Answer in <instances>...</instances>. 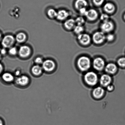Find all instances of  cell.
Instances as JSON below:
<instances>
[{
    "label": "cell",
    "instance_id": "1",
    "mask_svg": "<svg viewBox=\"0 0 125 125\" xmlns=\"http://www.w3.org/2000/svg\"><path fill=\"white\" fill-rule=\"evenodd\" d=\"M77 65L80 70L82 72L86 71L89 70L91 67V61L87 56H82L78 59Z\"/></svg>",
    "mask_w": 125,
    "mask_h": 125
},
{
    "label": "cell",
    "instance_id": "2",
    "mask_svg": "<svg viewBox=\"0 0 125 125\" xmlns=\"http://www.w3.org/2000/svg\"><path fill=\"white\" fill-rule=\"evenodd\" d=\"M84 81L88 85L94 86L97 84L99 80L97 74L94 71H89L85 73L84 76Z\"/></svg>",
    "mask_w": 125,
    "mask_h": 125
},
{
    "label": "cell",
    "instance_id": "3",
    "mask_svg": "<svg viewBox=\"0 0 125 125\" xmlns=\"http://www.w3.org/2000/svg\"><path fill=\"white\" fill-rule=\"evenodd\" d=\"M93 67L94 69L98 71H101L104 69L106 64L104 60L101 57H97L94 60Z\"/></svg>",
    "mask_w": 125,
    "mask_h": 125
},
{
    "label": "cell",
    "instance_id": "4",
    "mask_svg": "<svg viewBox=\"0 0 125 125\" xmlns=\"http://www.w3.org/2000/svg\"><path fill=\"white\" fill-rule=\"evenodd\" d=\"M92 40L94 43L100 45L102 44L106 40V36L105 33L102 31H97L93 34Z\"/></svg>",
    "mask_w": 125,
    "mask_h": 125
},
{
    "label": "cell",
    "instance_id": "5",
    "mask_svg": "<svg viewBox=\"0 0 125 125\" xmlns=\"http://www.w3.org/2000/svg\"><path fill=\"white\" fill-rule=\"evenodd\" d=\"M30 81V79L28 76L21 75L16 78L15 81L17 85L20 87H24L29 84Z\"/></svg>",
    "mask_w": 125,
    "mask_h": 125
},
{
    "label": "cell",
    "instance_id": "6",
    "mask_svg": "<svg viewBox=\"0 0 125 125\" xmlns=\"http://www.w3.org/2000/svg\"><path fill=\"white\" fill-rule=\"evenodd\" d=\"M114 28V25L112 22L109 20L103 22L100 25L101 31L104 33H109L112 31Z\"/></svg>",
    "mask_w": 125,
    "mask_h": 125
},
{
    "label": "cell",
    "instance_id": "7",
    "mask_svg": "<svg viewBox=\"0 0 125 125\" xmlns=\"http://www.w3.org/2000/svg\"><path fill=\"white\" fill-rule=\"evenodd\" d=\"M56 65L53 61L47 60L44 61L42 64L43 70L47 72H51L54 69Z\"/></svg>",
    "mask_w": 125,
    "mask_h": 125
},
{
    "label": "cell",
    "instance_id": "8",
    "mask_svg": "<svg viewBox=\"0 0 125 125\" xmlns=\"http://www.w3.org/2000/svg\"><path fill=\"white\" fill-rule=\"evenodd\" d=\"M77 39L80 43L84 46L90 44L91 40L89 34L83 33L78 35Z\"/></svg>",
    "mask_w": 125,
    "mask_h": 125
},
{
    "label": "cell",
    "instance_id": "9",
    "mask_svg": "<svg viewBox=\"0 0 125 125\" xmlns=\"http://www.w3.org/2000/svg\"><path fill=\"white\" fill-rule=\"evenodd\" d=\"M112 79L111 76L108 74H104L100 77L99 82L102 87H107L111 84Z\"/></svg>",
    "mask_w": 125,
    "mask_h": 125
},
{
    "label": "cell",
    "instance_id": "10",
    "mask_svg": "<svg viewBox=\"0 0 125 125\" xmlns=\"http://www.w3.org/2000/svg\"><path fill=\"white\" fill-rule=\"evenodd\" d=\"M15 39L12 35H6L2 39V46L4 48H9L13 45Z\"/></svg>",
    "mask_w": 125,
    "mask_h": 125
},
{
    "label": "cell",
    "instance_id": "11",
    "mask_svg": "<svg viewBox=\"0 0 125 125\" xmlns=\"http://www.w3.org/2000/svg\"><path fill=\"white\" fill-rule=\"evenodd\" d=\"M117 65L113 63H110L106 65L104 69L107 74L112 75L115 74L117 71Z\"/></svg>",
    "mask_w": 125,
    "mask_h": 125
},
{
    "label": "cell",
    "instance_id": "12",
    "mask_svg": "<svg viewBox=\"0 0 125 125\" xmlns=\"http://www.w3.org/2000/svg\"><path fill=\"white\" fill-rule=\"evenodd\" d=\"M105 94L104 89L102 86L95 88L93 91V95L94 98L99 99L101 98Z\"/></svg>",
    "mask_w": 125,
    "mask_h": 125
},
{
    "label": "cell",
    "instance_id": "13",
    "mask_svg": "<svg viewBox=\"0 0 125 125\" xmlns=\"http://www.w3.org/2000/svg\"><path fill=\"white\" fill-rule=\"evenodd\" d=\"M85 16L88 20L93 21L97 19L98 13L96 10L92 9L87 10Z\"/></svg>",
    "mask_w": 125,
    "mask_h": 125
},
{
    "label": "cell",
    "instance_id": "14",
    "mask_svg": "<svg viewBox=\"0 0 125 125\" xmlns=\"http://www.w3.org/2000/svg\"><path fill=\"white\" fill-rule=\"evenodd\" d=\"M31 49L29 46H21L19 49V54L21 57L25 58L30 55Z\"/></svg>",
    "mask_w": 125,
    "mask_h": 125
},
{
    "label": "cell",
    "instance_id": "15",
    "mask_svg": "<svg viewBox=\"0 0 125 125\" xmlns=\"http://www.w3.org/2000/svg\"><path fill=\"white\" fill-rule=\"evenodd\" d=\"M69 13L65 10H62L57 12V19L60 21H63L66 19L69 16Z\"/></svg>",
    "mask_w": 125,
    "mask_h": 125
},
{
    "label": "cell",
    "instance_id": "16",
    "mask_svg": "<svg viewBox=\"0 0 125 125\" xmlns=\"http://www.w3.org/2000/svg\"><path fill=\"white\" fill-rule=\"evenodd\" d=\"M104 9L106 13L111 14L115 11V7L113 4L107 2L104 5Z\"/></svg>",
    "mask_w": 125,
    "mask_h": 125
},
{
    "label": "cell",
    "instance_id": "17",
    "mask_svg": "<svg viewBox=\"0 0 125 125\" xmlns=\"http://www.w3.org/2000/svg\"><path fill=\"white\" fill-rule=\"evenodd\" d=\"M76 23L75 20L70 18L65 21L64 25L66 29L68 30L73 29L76 26Z\"/></svg>",
    "mask_w": 125,
    "mask_h": 125
},
{
    "label": "cell",
    "instance_id": "18",
    "mask_svg": "<svg viewBox=\"0 0 125 125\" xmlns=\"http://www.w3.org/2000/svg\"><path fill=\"white\" fill-rule=\"evenodd\" d=\"M88 5V2L86 0H77L75 3V7L79 11L81 9L86 8Z\"/></svg>",
    "mask_w": 125,
    "mask_h": 125
},
{
    "label": "cell",
    "instance_id": "19",
    "mask_svg": "<svg viewBox=\"0 0 125 125\" xmlns=\"http://www.w3.org/2000/svg\"><path fill=\"white\" fill-rule=\"evenodd\" d=\"M43 70L42 67L37 65L33 66L31 68V72L34 75L39 76L42 74Z\"/></svg>",
    "mask_w": 125,
    "mask_h": 125
},
{
    "label": "cell",
    "instance_id": "20",
    "mask_svg": "<svg viewBox=\"0 0 125 125\" xmlns=\"http://www.w3.org/2000/svg\"><path fill=\"white\" fill-rule=\"evenodd\" d=\"M2 80L6 82L11 83L14 80V77L13 75L9 73H4L2 76Z\"/></svg>",
    "mask_w": 125,
    "mask_h": 125
},
{
    "label": "cell",
    "instance_id": "21",
    "mask_svg": "<svg viewBox=\"0 0 125 125\" xmlns=\"http://www.w3.org/2000/svg\"><path fill=\"white\" fill-rule=\"evenodd\" d=\"M26 38V36L24 33H20L16 36V39L17 41L19 43H22L24 42Z\"/></svg>",
    "mask_w": 125,
    "mask_h": 125
},
{
    "label": "cell",
    "instance_id": "22",
    "mask_svg": "<svg viewBox=\"0 0 125 125\" xmlns=\"http://www.w3.org/2000/svg\"><path fill=\"white\" fill-rule=\"evenodd\" d=\"M73 30L74 33L78 35L83 33L84 30V28L83 26L77 25L74 27Z\"/></svg>",
    "mask_w": 125,
    "mask_h": 125
},
{
    "label": "cell",
    "instance_id": "23",
    "mask_svg": "<svg viewBox=\"0 0 125 125\" xmlns=\"http://www.w3.org/2000/svg\"><path fill=\"white\" fill-rule=\"evenodd\" d=\"M76 24L77 25L83 26L85 23V20L84 18L82 16H79L77 17L75 20Z\"/></svg>",
    "mask_w": 125,
    "mask_h": 125
},
{
    "label": "cell",
    "instance_id": "24",
    "mask_svg": "<svg viewBox=\"0 0 125 125\" xmlns=\"http://www.w3.org/2000/svg\"><path fill=\"white\" fill-rule=\"evenodd\" d=\"M48 15L51 18H53L57 17V12L54 10L50 9L48 11Z\"/></svg>",
    "mask_w": 125,
    "mask_h": 125
},
{
    "label": "cell",
    "instance_id": "25",
    "mask_svg": "<svg viewBox=\"0 0 125 125\" xmlns=\"http://www.w3.org/2000/svg\"><path fill=\"white\" fill-rule=\"evenodd\" d=\"M117 63L120 67H125V57H122L119 59L117 61Z\"/></svg>",
    "mask_w": 125,
    "mask_h": 125
},
{
    "label": "cell",
    "instance_id": "26",
    "mask_svg": "<svg viewBox=\"0 0 125 125\" xmlns=\"http://www.w3.org/2000/svg\"><path fill=\"white\" fill-rule=\"evenodd\" d=\"M109 16L107 14L103 13L100 16V19L103 22L107 21L109 20Z\"/></svg>",
    "mask_w": 125,
    "mask_h": 125
},
{
    "label": "cell",
    "instance_id": "27",
    "mask_svg": "<svg viewBox=\"0 0 125 125\" xmlns=\"http://www.w3.org/2000/svg\"><path fill=\"white\" fill-rule=\"evenodd\" d=\"M115 39V35L112 34H109L106 36V40L109 42L113 41Z\"/></svg>",
    "mask_w": 125,
    "mask_h": 125
},
{
    "label": "cell",
    "instance_id": "28",
    "mask_svg": "<svg viewBox=\"0 0 125 125\" xmlns=\"http://www.w3.org/2000/svg\"><path fill=\"white\" fill-rule=\"evenodd\" d=\"M94 4L96 6H100L103 3L104 0H93Z\"/></svg>",
    "mask_w": 125,
    "mask_h": 125
},
{
    "label": "cell",
    "instance_id": "29",
    "mask_svg": "<svg viewBox=\"0 0 125 125\" xmlns=\"http://www.w3.org/2000/svg\"><path fill=\"white\" fill-rule=\"evenodd\" d=\"M17 50L15 47L11 48L10 49L9 52L10 54L12 55H15L17 53Z\"/></svg>",
    "mask_w": 125,
    "mask_h": 125
},
{
    "label": "cell",
    "instance_id": "30",
    "mask_svg": "<svg viewBox=\"0 0 125 125\" xmlns=\"http://www.w3.org/2000/svg\"><path fill=\"white\" fill-rule=\"evenodd\" d=\"M80 13L82 15L85 16L86 14L87 13V10L86 8H83L79 10Z\"/></svg>",
    "mask_w": 125,
    "mask_h": 125
},
{
    "label": "cell",
    "instance_id": "31",
    "mask_svg": "<svg viewBox=\"0 0 125 125\" xmlns=\"http://www.w3.org/2000/svg\"><path fill=\"white\" fill-rule=\"evenodd\" d=\"M35 63L38 65L42 64L43 62L42 58L40 57H38L35 59Z\"/></svg>",
    "mask_w": 125,
    "mask_h": 125
},
{
    "label": "cell",
    "instance_id": "32",
    "mask_svg": "<svg viewBox=\"0 0 125 125\" xmlns=\"http://www.w3.org/2000/svg\"><path fill=\"white\" fill-rule=\"evenodd\" d=\"M108 91H113L114 89V87L113 85H111V84L109 85L108 86L106 87Z\"/></svg>",
    "mask_w": 125,
    "mask_h": 125
},
{
    "label": "cell",
    "instance_id": "33",
    "mask_svg": "<svg viewBox=\"0 0 125 125\" xmlns=\"http://www.w3.org/2000/svg\"><path fill=\"white\" fill-rule=\"evenodd\" d=\"M1 53L2 55L5 54L6 53V51L5 49H2L1 50Z\"/></svg>",
    "mask_w": 125,
    "mask_h": 125
},
{
    "label": "cell",
    "instance_id": "34",
    "mask_svg": "<svg viewBox=\"0 0 125 125\" xmlns=\"http://www.w3.org/2000/svg\"><path fill=\"white\" fill-rule=\"evenodd\" d=\"M20 72L19 70H18L16 71L15 72V74L16 76H20Z\"/></svg>",
    "mask_w": 125,
    "mask_h": 125
},
{
    "label": "cell",
    "instance_id": "35",
    "mask_svg": "<svg viewBox=\"0 0 125 125\" xmlns=\"http://www.w3.org/2000/svg\"><path fill=\"white\" fill-rule=\"evenodd\" d=\"M3 70V67L2 64L0 63V74H1Z\"/></svg>",
    "mask_w": 125,
    "mask_h": 125
},
{
    "label": "cell",
    "instance_id": "36",
    "mask_svg": "<svg viewBox=\"0 0 125 125\" xmlns=\"http://www.w3.org/2000/svg\"><path fill=\"white\" fill-rule=\"evenodd\" d=\"M0 125H3V122L1 119H0Z\"/></svg>",
    "mask_w": 125,
    "mask_h": 125
},
{
    "label": "cell",
    "instance_id": "37",
    "mask_svg": "<svg viewBox=\"0 0 125 125\" xmlns=\"http://www.w3.org/2000/svg\"><path fill=\"white\" fill-rule=\"evenodd\" d=\"M1 35L0 33V40H1Z\"/></svg>",
    "mask_w": 125,
    "mask_h": 125
},
{
    "label": "cell",
    "instance_id": "38",
    "mask_svg": "<svg viewBox=\"0 0 125 125\" xmlns=\"http://www.w3.org/2000/svg\"><path fill=\"white\" fill-rule=\"evenodd\" d=\"M124 19L125 20V15L124 16Z\"/></svg>",
    "mask_w": 125,
    "mask_h": 125
},
{
    "label": "cell",
    "instance_id": "39",
    "mask_svg": "<svg viewBox=\"0 0 125 125\" xmlns=\"http://www.w3.org/2000/svg\"><path fill=\"white\" fill-rule=\"evenodd\" d=\"M1 58V56H0V59Z\"/></svg>",
    "mask_w": 125,
    "mask_h": 125
}]
</instances>
